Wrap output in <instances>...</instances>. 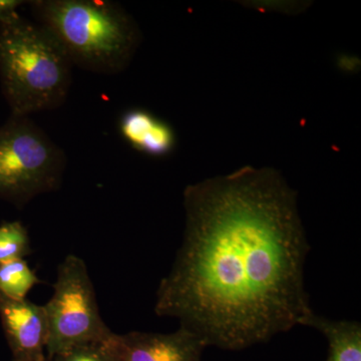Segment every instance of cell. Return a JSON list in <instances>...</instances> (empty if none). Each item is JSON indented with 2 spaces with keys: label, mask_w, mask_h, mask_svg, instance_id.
Instances as JSON below:
<instances>
[{
  "label": "cell",
  "mask_w": 361,
  "mask_h": 361,
  "mask_svg": "<svg viewBox=\"0 0 361 361\" xmlns=\"http://www.w3.org/2000/svg\"><path fill=\"white\" fill-rule=\"evenodd\" d=\"M28 1L23 0H0V23L13 20L18 16V8Z\"/></svg>",
  "instance_id": "15"
},
{
  "label": "cell",
  "mask_w": 361,
  "mask_h": 361,
  "mask_svg": "<svg viewBox=\"0 0 361 361\" xmlns=\"http://www.w3.org/2000/svg\"><path fill=\"white\" fill-rule=\"evenodd\" d=\"M54 295L45 305L47 360L71 349L110 338L82 258L68 255L59 265Z\"/></svg>",
  "instance_id": "5"
},
{
  "label": "cell",
  "mask_w": 361,
  "mask_h": 361,
  "mask_svg": "<svg viewBox=\"0 0 361 361\" xmlns=\"http://www.w3.org/2000/svg\"><path fill=\"white\" fill-rule=\"evenodd\" d=\"M39 283L42 281L25 259L0 265V294L7 298L23 300L32 287Z\"/></svg>",
  "instance_id": "10"
},
{
  "label": "cell",
  "mask_w": 361,
  "mask_h": 361,
  "mask_svg": "<svg viewBox=\"0 0 361 361\" xmlns=\"http://www.w3.org/2000/svg\"><path fill=\"white\" fill-rule=\"evenodd\" d=\"M303 326L317 329L327 339L329 355L325 361H361L360 322L332 320L313 312L306 318Z\"/></svg>",
  "instance_id": "9"
},
{
  "label": "cell",
  "mask_w": 361,
  "mask_h": 361,
  "mask_svg": "<svg viewBox=\"0 0 361 361\" xmlns=\"http://www.w3.org/2000/svg\"><path fill=\"white\" fill-rule=\"evenodd\" d=\"M184 238L155 312L208 346L242 350L303 325L310 253L297 193L276 169L245 166L189 185Z\"/></svg>",
  "instance_id": "1"
},
{
  "label": "cell",
  "mask_w": 361,
  "mask_h": 361,
  "mask_svg": "<svg viewBox=\"0 0 361 361\" xmlns=\"http://www.w3.org/2000/svg\"><path fill=\"white\" fill-rule=\"evenodd\" d=\"M0 320L13 361H45L47 322L44 306L0 294Z\"/></svg>",
  "instance_id": "7"
},
{
  "label": "cell",
  "mask_w": 361,
  "mask_h": 361,
  "mask_svg": "<svg viewBox=\"0 0 361 361\" xmlns=\"http://www.w3.org/2000/svg\"><path fill=\"white\" fill-rule=\"evenodd\" d=\"M108 341L78 346L49 361H113Z\"/></svg>",
  "instance_id": "12"
},
{
  "label": "cell",
  "mask_w": 361,
  "mask_h": 361,
  "mask_svg": "<svg viewBox=\"0 0 361 361\" xmlns=\"http://www.w3.org/2000/svg\"><path fill=\"white\" fill-rule=\"evenodd\" d=\"M266 9V11H276L282 13H300L302 7H307L308 4H302V2H287V1H260L252 2V7Z\"/></svg>",
  "instance_id": "13"
},
{
  "label": "cell",
  "mask_w": 361,
  "mask_h": 361,
  "mask_svg": "<svg viewBox=\"0 0 361 361\" xmlns=\"http://www.w3.org/2000/svg\"><path fill=\"white\" fill-rule=\"evenodd\" d=\"M45 361H49V360H45Z\"/></svg>",
  "instance_id": "16"
},
{
  "label": "cell",
  "mask_w": 361,
  "mask_h": 361,
  "mask_svg": "<svg viewBox=\"0 0 361 361\" xmlns=\"http://www.w3.org/2000/svg\"><path fill=\"white\" fill-rule=\"evenodd\" d=\"M113 361H201L207 346L180 327L172 334H113L108 341Z\"/></svg>",
  "instance_id": "6"
},
{
  "label": "cell",
  "mask_w": 361,
  "mask_h": 361,
  "mask_svg": "<svg viewBox=\"0 0 361 361\" xmlns=\"http://www.w3.org/2000/svg\"><path fill=\"white\" fill-rule=\"evenodd\" d=\"M35 23L51 33L73 66L101 75L125 71L142 42L135 18L110 0L28 1Z\"/></svg>",
  "instance_id": "2"
},
{
  "label": "cell",
  "mask_w": 361,
  "mask_h": 361,
  "mask_svg": "<svg viewBox=\"0 0 361 361\" xmlns=\"http://www.w3.org/2000/svg\"><path fill=\"white\" fill-rule=\"evenodd\" d=\"M65 151L30 116L11 115L0 127V199L21 208L61 187Z\"/></svg>",
  "instance_id": "4"
},
{
  "label": "cell",
  "mask_w": 361,
  "mask_h": 361,
  "mask_svg": "<svg viewBox=\"0 0 361 361\" xmlns=\"http://www.w3.org/2000/svg\"><path fill=\"white\" fill-rule=\"evenodd\" d=\"M336 63L337 68L345 73H356L360 70L361 61L355 54H337Z\"/></svg>",
  "instance_id": "14"
},
{
  "label": "cell",
  "mask_w": 361,
  "mask_h": 361,
  "mask_svg": "<svg viewBox=\"0 0 361 361\" xmlns=\"http://www.w3.org/2000/svg\"><path fill=\"white\" fill-rule=\"evenodd\" d=\"M118 130L133 149L153 158L170 156L177 146L172 126L144 109L126 111L118 120Z\"/></svg>",
  "instance_id": "8"
},
{
  "label": "cell",
  "mask_w": 361,
  "mask_h": 361,
  "mask_svg": "<svg viewBox=\"0 0 361 361\" xmlns=\"http://www.w3.org/2000/svg\"><path fill=\"white\" fill-rule=\"evenodd\" d=\"M30 253V236L20 221L4 222L0 225V265Z\"/></svg>",
  "instance_id": "11"
},
{
  "label": "cell",
  "mask_w": 361,
  "mask_h": 361,
  "mask_svg": "<svg viewBox=\"0 0 361 361\" xmlns=\"http://www.w3.org/2000/svg\"><path fill=\"white\" fill-rule=\"evenodd\" d=\"M73 68L44 26L20 14L0 23V87L11 115L30 116L63 106Z\"/></svg>",
  "instance_id": "3"
}]
</instances>
